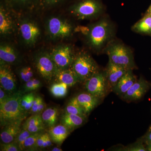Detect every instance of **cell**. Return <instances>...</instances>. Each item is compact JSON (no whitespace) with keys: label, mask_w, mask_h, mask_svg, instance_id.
Instances as JSON below:
<instances>
[{"label":"cell","mask_w":151,"mask_h":151,"mask_svg":"<svg viewBox=\"0 0 151 151\" xmlns=\"http://www.w3.org/2000/svg\"><path fill=\"white\" fill-rule=\"evenodd\" d=\"M22 94L16 92L10 95L1 104H0V121L1 126L22 122L25 116V111L20 105Z\"/></svg>","instance_id":"obj_1"},{"label":"cell","mask_w":151,"mask_h":151,"mask_svg":"<svg viewBox=\"0 0 151 151\" xmlns=\"http://www.w3.org/2000/svg\"><path fill=\"white\" fill-rule=\"evenodd\" d=\"M113 35V27L110 22L102 19L88 28L86 39L89 46L99 50L107 44Z\"/></svg>","instance_id":"obj_2"},{"label":"cell","mask_w":151,"mask_h":151,"mask_svg":"<svg viewBox=\"0 0 151 151\" xmlns=\"http://www.w3.org/2000/svg\"><path fill=\"white\" fill-rule=\"evenodd\" d=\"M71 66L80 81H86L99 72L97 63L86 52H80L75 56Z\"/></svg>","instance_id":"obj_3"},{"label":"cell","mask_w":151,"mask_h":151,"mask_svg":"<svg viewBox=\"0 0 151 151\" xmlns=\"http://www.w3.org/2000/svg\"><path fill=\"white\" fill-rule=\"evenodd\" d=\"M106 52L109 61L130 70L135 67L134 57L129 49L123 44L113 43L108 45Z\"/></svg>","instance_id":"obj_4"},{"label":"cell","mask_w":151,"mask_h":151,"mask_svg":"<svg viewBox=\"0 0 151 151\" xmlns=\"http://www.w3.org/2000/svg\"><path fill=\"white\" fill-rule=\"evenodd\" d=\"M103 10L98 0H81L71 6L69 12L78 19H89L99 16Z\"/></svg>","instance_id":"obj_5"},{"label":"cell","mask_w":151,"mask_h":151,"mask_svg":"<svg viewBox=\"0 0 151 151\" xmlns=\"http://www.w3.org/2000/svg\"><path fill=\"white\" fill-rule=\"evenodd\" d=\"M46 30L53 40L65 39L73 34V25L69 21L59 17H51L47 21Z\"/></svg>","instance_id":"obj_6"},{"label":"cell","mask_w":151,"mask_h":151,"mask_svg":"<svg viewBox=\"0 0 151 151\" xmlns=\"http://www.w3.org/2000/svg\"><path fill=\"white\" fill-rule=\"evenodd\" d=\"M19 28L24 43L28 47L35 45L41 35L40 29L37 23L32 20L25 19L21 22Z\"/></svg>","instance_id":"obj_7"},{"label":"cell","mask_w":151,"mask_h":151,"mask_svg":"<svg viewBox=\"0 0 151 151\" xmlns=\"http://www.w3.org/2000/svg\"><path fill=\"white\" fill-rule=\"evenodd\" d=\"M58 69L69 68L75 59L73 48L66 45H61L55 47L50 53Z\"/></svg>","instance_id":"obj_8"},{"label":"cell","mask_w":151,"mask_h":151,"mask_svg":"<svg viewBox=\"0 0 151 151\" xmlns=\"http://www.w3.org/2000/svg\"><path fill=\"white\" fill-rule=\"evenodd\" d=\"M35 63L38 72L45 80L52 79L58 70L50 53L46 52H41L37 54Z\"/></svg>","instance_id":"obj_9"},{"label":"cell","mask_w":151,"mask_h":151,"mask_svg":"<svg viewBox=\"0 0 151 151\" xmlns=\"http://www.w3.org/2000/svg\"><path fill=\"white\" fill-rule=\"evenodd\" d=\"M106 81L105 74L98 72L85 81V88L89 94L100 99L106 93Z\"/></svg>","instance_id":"obj_10"},{"label":"cell","mask_w":151,"mask_h":151,"mask_svg":"<svg viewBox=\"0 0 151 151\" xmlns=\"http://www.w3.org/2000/svg\"><path fill=\"white\" fill-rule=\"evenodd\" d=\"M9 64L1 61L0 83L1 86L6 92L10 94L16 92L17 80Z\"/></svg>","instance_id":"obj_11"},{"label":"cell","mask_w":151,"mask_h":151,"mask_svg":"<svg viewBox=\"0 0 151 151\" xmlns=\"http://www.w3.org/2000/svg\"><path fill=\"white\" fill-rule=\"evenodd\" d=\"M15 29L14 23L8 9L3 4L0 7V34L8 37L13 34Z\"/></svg>","instance_id":"obj_12"},{"label":"cell","mask_w":151,"mask_h":151,"mask_svg":"<svg viewBox=\"0 0 151 151\" xmlns=\"http://www.w3.org/2000/svg\"><path fill=\"white\" fill-rule=\"evenodd\" d=\"M148 83L141 78L134 83L127 93L122 96L124 100L127 101H136L140 100L145 95L149 89Z\"/></svg>","instance_id":"obj_13"},{"label":"cell","mask_w":151,"mask_h":151,"mask_svg":"<svg viewBox=\"0 0 151 151\" xmlns=\"http://www.w3.org/2000/svg\"><path fill=\"white\" fill-rule=\"evenodd\" d=\"M128 70V69L109 61L106 68L105 76L110 87L113 89L120 78Z\"/></svg>","instance_id":"obj_14"},{"label":"cell","mask_w":151,"mask_h":151,"mask_svg":"<svg viewBox=\"0 0 151 151\" xmlns=\"http://www.w3.org/2000/svg\"><path fill=\"white\" fill-rule=\"evenodd\" d=\"M137 78L130 69L120 78L113 88V91L119 96H123L137 81Z\"/></svg>","instance_id":"obj_15"},{"label":"cell","mask_w":151,"mask_h":151,"mask_svg":"<svg viewBox=\"0 0 151 151\" xmlns=\"http://www.w3.org/2000/svg\"><path fill=\"white\" fill-rule=\"evenodd\" d=\"M19 55L16 49L12 45L2 42L0 45L1 61L11 64L15 63L18 60Z\"/></svg>","instance_id":"obj_16"},{"label":"cell","mask_w":151,"mask_h":151,"mask_svg":"<svg viewBox=\"0 0 151 151\" xmlns=\"http://www.w3.org/2000/svg\"><path fill=\"white\" fill-rule=\"evenodd\" d=\"M22 122H16L4 126L0 134L1 140L3 143L7 144L12 142L14 141L22 129Z\"/></svg>","instance_id":"obj_17"},{"label":"cell","mask_w":151,"mask_h":151,"mask_svg":"<svg viewBox=\"0 0 151 151\" xmlns=\"http://www.w3.org/2000/svg\"><path fill=\"white\" fill-rule=\"evenodd\" d=\"M22 128L32 133L42 132L45 129L41 114H32L27 119L23 125Z\"/></svg>","instance_id":"obj_18"},{"label":"cell","mask_w":151,"mask_h":151,"mask_svg":"<svg viewBox=\"0 0 151 151\" xmlns=\"http://www.w3.org/2000/svg\"><path fill=\"white\" fill-rule=\"evenodd\" d=\"M55 77L58 82H63L68 86H72L80 81L78 76L71 68L58 69Z\"/></svg>","instance_id":"obj_19"},{"label":"cell","mask_w":151,"mask_h":151,"mask_svg":"<svg viewBox=\"0 0 151 151\" xmlns=\"http://www.w3.org/2000/svg\"><path fill=\"white\" fill-rule=\"evenodd\" d=\"M86 118L82 116L65 112L61 116V124L70 131H72L84 124Z\"/></svg>","instance_id":"obj_20"},{"label":"cell","mask_w":151,"mask_h":151,"mask_svg":"<svg viewBox=\"0 0 151 151\" xmlns=\"http://www.w3.org/2000/svg\"><path fill=\"white\" fill-rule=\"evenodd\" d=\"M76 97L86 115H88L99 103V98L94 97L89 93H81Z\"/></svg>","instance_id":"obj_21"},{"label":"cell","mask_w":151,"mask_h":151,"mask_svg":"<svg viewBox=\"0 0 151 151\" xmlns=\"http://www.w3.org/2000/svg\"><path fill=\"white\" fill-rule=\"evenodd\" d=\"M69 132L70 131L61 124L50 128L48 133L53 142L61 145L68 137Z\"/></svg>","instance_id":"obj_22"},{"label":"cell","mask_w":151,"mask_h":151,"mask_svg":"<svg viewBox=\"0 0 151 151\" xmlns=\"http://www.w3.org/2000/svg\"><path fill=\"white\" fill-rule=\"evenodd\" d=\"M58 111L55 107L47 108L41 113V117L45 127L50 129L56 125L58 121Z\"/></svg>","instance_id":"obj_23"},{"label":"cell","mask_w":151,"mask_h":151,"mask_svg":"<svg viewBox=\"0 0 151 151\" xmlns=\"http://www.w3.org/2000/svg\"><path fill=\"white\" fill-rule=\"evenodd\" d=\"M8 5L14 9L22 12L32 7L39 0H6Z\"/></svg>","instance_id":"obj_24"},{"label":"cell","mask_w":151,"mask_h":151,"mask_svg":"<svg viewBox=\"0 0 151 151\" xmlns=\"http://www.w3.org/2000/svg\"><path fill=\"white\" fill-rule=\"evenodd\" d=\"M65 112L78 115L85 118L87 116L84 109L78 103L76 97H73L67 104L65 108Z\"/></svg>","instance_id":"obj_25"},{"label":"cell","mask_w":151,"mask_h":151,"mask_svg":"<svg viewBox=\"0 0 151 151\" xmlns=\"http://www.w3.org/2000/svg\"><path fill=\"white\" fill-rule=\"evenodd\" d=\"M133 29L137 32L151 33V14H149L137 22L133 26Z\"/></svg>","instance_id":"obj_26"},{"label":"cell","mask_w":151,"mask_h":151,"mask_svg":"<svg viewBox=\"0 0 151 151\" xmlns=\"http://www.w3.org/2000/svg\"><path fill=\"white\" fill-rule=\"evenodd\" d=\"M68 85L63 82H58L52 85L50 92L55 97L61 98L66 96L67 93Z\"/></svg>","instance_id":"obj_27"},{"label":"cell","mask_w":151,"mask_h":151,"mask_svg":"<svg viewBox=\"0 0 151 151\" xmlns=\"http://www.w3.org/2000/svg\"><path fill=\"white\" fill-rule=\"evenodd\" d=\"M45 107L46 104L42 98L40 96H35L32 107L30 111L32 114H41L44 111Z\"/></svg>","instance_id":"obj_28"},{"label":"cell","mask_w":151,"mask_h":151,"mask_svg":"<svg viewBox=\"0 0 151 151\" xmlns=\"http://www.w3.org/2000/svg\"><path fill=\"white\" fill-rule=\"evenodd\" d=\"M35 96L33 93H28L22 96L20 99V105L25 111H30L32 107Z\"/></svg>","instance_id":"obj_29"},{"label":"cell","mask_w":151,"mask_h":151,"mask_svg":"<svg viewBox=\"0 0 151 151\" xmlns=\"http://www.w3.org/2000/svg\"><path fill=\"white\" fill-rule=\"evenodd\" d=\"M42 133V132L33 133L25 141L22 147V150L35 149L37 141Z\"/></svg>","instance_id":"obj_30"},{"label":"cell","mask_w":151,"mask_h":151,"mask_svg":"<svg viewBox=\"0 0 151 151\" xmlns=\"http://www.w3.org/2000/svg\"><path fill=\"white\" fill-rule=\"evenodd\" d=\"M20 78L23 82H27L33 77V71L29 66L22 68L19 71Z\"/></svg>","instance_id":"obj_31"},{"label":"cell","mask_w":151,"mask_h":151,"mask_svg":"<svg viewBox=\"0 0 151 151\" xmlns=\"http://www.w3.org/2000/svg\"><path fill=\"white\" fill-rule=\"evenodd\" d=\"M33 133L31 132H29L27 130L24 129L23 128H22L20 132H19L17 136V137L16 138L14 142L16 143L19 146L21 151H22V147L25 141Z\"/></svg>","instance_id":"obj_32"},{"label":"cell","mask_w":151,"mask_h":151,"mask_svg":"<svg viewBox=\"0 0 151 151\" xmlns=\"http://www.w3.org/2000/svg\"><path fill=\"white\" fill-rule=\"evenodd\" d=\"M65 1V0H39V1L40 6L45 9L55 6Z\"/></svg>","instance_id":"obj_33"},{"label":"cell","mask_w":151,"mask_h":151,"mask_svg":"<svg viewBox=\"0 0 151 151\" xmlns=\"http://www.w3.org/2000/svg\"><path fill=\"white\" fill-rule=\"evenodd\" d=\"M1 151H21L19 146L14 142L1 145Z\"/></svg>","instance_id":"obj_34"},{"label":"cell","mask_w":151,"mask_h":151,"mask_svg":"<svg viewBox=\"0 0 151 151\" xmlns=\"http://www.w3.org/2000/svg\"><path fill=\"white\" fill-rule=\"evenodd\" d=\"M127 151H146L147 149L141 143H137L126 147L123 150Z\"/></svg>","instance_id":"obj_35"},{"label":"cell","mask_w":151,"mask_h":151,"mask_svg":"<svg viewBox=\"0 0 151 151\" xmlns=\"http://www.w3.org/2000/svg\"><path fill=\"white\" fill-rule=\"evenodd\" d=\"M37 89V87L34 84L32 79L25 82L24 86V89L25 92H32Z\"/></svg>","instance_id":"obj_36"},{"label":"cell","mask_w":151,"mask_h":151,"mask_svg":"<svg viewBox=\"0 0 151 151\" xmlns=\"http://www.w3.org/2000/svg\"><path fill=\"white\" fill-rule=\"evenodd\" d=\"M45 133H42L40 135V137L37 139V141L36 143L35 147V149L38 148H42V146H43L44 142L45 139Z\"/></svg>","instance_id":"obj_37"},{"label":"cell","mask_w":151,"mask_h":151,"mask_svg":"<svg viewBox=\"0 0 151 151\" xmlns=\"http://www.w3.org/2000/svg\"><path fill=\"white\" fill-rule=\"evenodd\" d=\"M45 139L42 148L48 147H50L52 145V140L51 138L50 137L49 133H45Z\"/></svg>","instance_id":"obj_38"},{"label":"cell","mask_w":151,"mask_h":151,"mask_svg":"<svg viewBox=\"0 0 151 151\" xmlns=\"http://www.w3.org/2000/svg\"><path fill=\"white\" fill-rule=\"evenodd\" d=\"M10 95L6 93L5 91L1 86L0 88V104L2 103L4 101H5Z\"/></svg>","instance_id":"obj_39"},{"label":"cell","mask_w":151,"mask_h":151,"mask_svg":"<svg viewBox=\"0 0 151 151\" xmlns=\"http://www.w3.org/2000/svg\"><path fill=\"white\" fill-rule=\"evenodd\" d=\"M146 140L147 141L148 143H151V131L146 137Z\"/></svg>","instance_id":"obj_40"},{"label":"cell","mask_w":151,"mask_h":151,"mask_svg":"<svg viewBox=\"0 0 151 151\" xmlns=\"http://www.w3.org/2000/svg\"><path fill=\"white\" fill-rule=\"evenodd\" d=\"M51 151H62V149L58 147H54L53 149H52Z\"/></svg>","instance_id":"obj_41"},{"label":"cell","mask_w":151,"mask_h":151,"mask_svg":"<svg viewBox=\"0 0 151 151\" xmlns=\"http://www.w3.org/2000/svg\"><path fill=\"white\" fill-rule=\"evenodd\" d=\"M147 150L148 151H151V143H149Z\"/></svg>","instance_id":"obj_42"},{"label":"cell","mask_w":151,"mask_h":151,"mask_svg":"<svg viewBox=\"0 0 151 151\" xmlns=\"http://www.w3.org/2000/svg\"><path fill=\"white\" fill-rule=\"evenodd\" d=\"M148 12L149 14H151V5L150 6V8H149Z\"/></svg>","instance_id":"obj_43"},{"label":"cell","mask_w":151,"mask_h":151,"mask_svg":"<svg viewBox=\"0 0 151 151\" xmlns=\"http://www.w3.org/2000/svg\"></svg>","instance_id":"obj_44"}]
</instances>
